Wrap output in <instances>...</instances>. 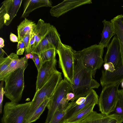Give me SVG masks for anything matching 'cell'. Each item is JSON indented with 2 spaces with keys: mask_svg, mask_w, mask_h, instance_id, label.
<instances>
[{
  "mask_svg": "<svg viewBox=\"0 0 123 123\" xmlns=\"http://www.w3.org/2000/svg\"><path fill=\"white\" fill-rule=\"evenodd\" d=\"M73 84L71 85L74 100L86 96L92 89L98 88L100 84L92 78V71L84 65L78 51L74 50Z\"/></svg>",
  "mask_w": 123,
  "mask_h": 123,
  "instance_id": "1",
  "label": "cell"
},
{
  "mask_svg": "<svg viewBox=\"0 0 123 123\" xmlns=\"http://www.w3.org/2000/svg\"><path fill=\"white\" fill-rule=\"evenodd\" d=\"M62 80V73L57 70L45 84L36 91L31 101L29 110L25 117L26 120L30 121L36 111L43 102L47 99L50 98Z\"/></svg>",
  "mask_w": 123,
  "mask_h": 123,
  "instance_id": "2",
  "label": "cell"
},
{
  "mask_svg": "<svg viewBox=\"0 0 123 123\" xmlns=\"http://www.w3.org/2000/svg\"><path fill=\"white\" fill-rule=\"evenodd\" d=\"M25 69L19 68L5 77V95L11 101L18 103L21 100L24 88Z\"/></svg>",
  "mask_w": 123,
  "mask_h": 123,
  "instance_id": "3",
  "label": "cell"
},
{
  "mask_svg": "<svg viewBox=\"0 0 123 123\" xmlns=\"http://www.w3.org/2000/svg\"><path fill=\"white\" fill-rule=\"evenodd\" d=\"M104 48L103 45L99 43L78 51L84 65L92 71L94 77L97 69H100L104 63L102 58Z\"/></svg>",
  "mask_w": 123,
  "mask_h": 123,
  "instance_id": "4",
  "label": "cell"
},
{
  "mask_svg": "<svg viewBox=\"0 0 123 123\" xmlns=\"http://www.w3.org/2000/svg\"><path fill=\"white\" fill-rule=\"evenodd\" d=\"M74 49L70 46L61 42L56 49L59 56V67L65 78L71 85L73 84Z\"/></svg>",
  "mask_w": 123,
  "mask_h": 123,
  "instance_id": "5",
  "label": "cell"
},
{
  "mask_svg": "<svg viewBox=\"0 0 123 123\" xmlns=\"http://www.w3.org/2000/svg\"><path fill=\"white\" fill-rule=\"evenodd\" d=\"M31 101L19 104L11 101L4 106L2 123H23L28 113Z\"/></svg>",
  "mask_w": 123,
  "mask_h": 123,
  "instance_id": "6",
  "label": "cell"
},
{
  "mask_svg": "<svg viewBox=\"0 0 123 123\" xmlns=\"http://www.w3.org/2000/svg\"><path fill=\"white\" fill-rule=\"evenodd\" d=\"M121 82L108 85L103 88L98 104L101 113L108 115L114 111L118 87Z\"/></svg>",
  "mask_w": 123,
  "mask_h": 123,
  "instance_id": "7",
  "label": "cell"
},
{
  "mask_svg": "<svg viewBox=\"0 0 123 123\" xmlns=\"http://www.w3.org/2000/svg\"><path fill=\"white\" fill-rule=\"evenodd\" d=\"M71 92H72L71 84L65 78L62 79L59 83L47 105L48 111L44 123L49 122L61 102L66 98L67 94Z\"/></svg>",
  "mask_w": 123,
  "mask_h": 123,
  "instance_id": "8",
  "label": "cell"
},
{
  "mask_svg": "<svg viewBox=\"0 0 123 123\" xmlns=\"http://www.w3.org/2000/svg\"><path fill=\"white\" fill-rule=\"evenodd\" d=\"M61 42L60 35L56 28L51 25L46 35L31 53H34L39 55L47 49L54 48L56 49Z\"/></svg>",
  "mask_w": 123,
  "mask_h": 123,
  "instance_id": "9",
  "label": "cell"
},
{
  "mask_svg": "<svg viewBox=\"0 0 123 123\" xmlns=\"http://www.w3.org/2000/svg\"><path fill=\"white\" fill-rule=\"evenodd\" d=\"M105 55L104 63L110 62L113 65L115 70L123 65L122 57L119 41L115 36L107 47Z\"/></svg>",
  "mask_w": 123,
  "mask_h": 123,
  "instance_id": "10",
  "label": "cell"
},
{
  "mask_svg": "<svg viewBox=\"0 0 123 123\" xmlns=\"http://www.w3.org/2000/svg\"><path fill=\"white\" fill-rule=\"evenodd\" d=\"M56 58L42 63L39 71L36 82V91L40 89L47 82L52 74L57 70Z\"/></svg>",
  "mask_w": 123,
  "mask_h": 123,
  "instance_id": "11",
  "label": "cell"
},
{
  "mask_svg": "<svg viewBox=\"0 0 123 123\" xmlns=\"http://www.w3.org/2000/svg\"><path fill=\"white\" fill-rule=\"evenodd\" d=\"M92 3V0H65L56 5L52 6L50 12L52 16L58 18L77 7Z\"/></svg>",
  "mask_w": 123,
  "mask_h": 123,
  "instance_id": "12",
  "label": "cell"
},
{
  "mask_svg": "<svg viewBox=\"0 0 123 123\" xmlns=\"http://www.w3.org/2000/svg\"><path fill=\"white\" fill-rule=\"evenodd\" d=\"M123 117L115 113L106 115L92 111L79 123H122Z\"/></svg>",
  "mask_w": 123,
  "mask_h": 123,
  "instance_id": "13",
  "label": "cell"
},
{
  "mask_svg": "<svg viewBox=\"0 0 123 123\" xmlns=\"http://www.w3.org/2000/svg\"><path fill=\"white\" fill-rule=\"evenodd\" d=\"M102 73L100 80L103 88L108 85L122 82L123 81V65L116 69L113 72L104 70H102Z\"/></svg>",
  "mask_w": 123,
  "mask_h": 123,
  "instance_id": "14",
  "label": "cell"
},
{
  "mask_svg": "<svg viewBox=\"0 0 123 123\" xmlns=\"http://www.w3.org/2000/svg\"><path fill=\"white\" fill-rule=\"evenodd\" d=\"M98 96L96 92L93 89H91L86 95V99L84 102L72 108H71V107L69 109L66 115L64 123L77 112L89 104L93 103L98 104Z\"/></svg>",
  "mask_w": 123,
  "mask_h": 123,
  "instance_id": "15",
  "label": "cell"
},
{
  "mask_svg": "<svg viewBox=\"0 0 123 123\" xmlns=\"http://www.w3.org/2000/svg\"><path fill=\"white\" fill-rule=\"evenodd\" d=\"M52 2L49 0H27L25 1L24 10L21 18H26L34 10L42 7H52Z\"/></svg>",
  "mask_w": 123,
  "mask_h": 123,
  "instance_id": "16",
  "label": "cell"
},
{
  "mask_svg": "<svg viewBox=\"0 0 123 123\" xmlns=\"http://www.w3.org/2000/svg\"><path fill=\"white\" fill-rule=\"evenodd\" d=\"M50 25L49 23L45 22L44 21L41 19L38 20L32 30L35 34V42L31 47V52L46 35Z\"/></svg>",
  "mask_w": 123,
  "mask_h": 123,
  "instance_id": "17",
  "label": "cell"
},
{
  "mask_svg": "<svg viewBox=\"0 0 123 123\" xmlns=\"http://www.w3.org/2000/svg\"><path fill=\"white\" fill-rule=\"evenodd\" d=\"M28 59L25 56L20 58L13 60L10 65L0 74V80H2L5 77L18 68L25 69L28 65Z\"/></svg>",
  "mask_w": 123,
  "mask_h": 123,
  "instance_id": "18",
  "label": "cell"
},
{
  "mask_svg": "<svg viewBox=\"0 0 123 123\" xmlns=\"http://www.w3.org/2000/svg\"><path fill=\"white\" fill-rule=\"evenodd\" d=\"M102 22L104 27L101 34V40L99 43L103 45L104 48H107L111 39L115 34L113 25L111 21H107L105 19Z\"/></svg>",
  "mask_w": 123,
  "mask_h": 123,
  "instance_id": "19",
  "label": "cell"
},
{
  "mask_svg": "<svg viewBox=\"0 0 123 123\" xmlns=\"http://www.w3.org/2000/svg\"><path fill=\"white\" fill-rule=\"evenodd\" d=\"M22 1V0H5L1 3L5 7L6 13L10 17L9 24L16 16Z\"/></svg>",
  "mask_w": 123,
  "mask_h": 123,
  "instance_id": "20",
  "label": "cell"
},
{
  "mask_svg": "<svg viewBox=\"0 0 123 123\" xmlns=\"http://www.w3.org/2000/svg\"><path fill=\"white\" fill-rule=\"evenodd\" d=\"M97 104L96 103L89 104L77 112L65 121V123H79L93 111L94 107Z\"/></svg>",
  "mask_w": 123,
  "mask_h": 123,
  "instance_id": "21",
  "label": "cell"
},
{
  "mask_svg": "<svg viewBox=\"0 0 123 123\" xmlns=\"http://www.w3.org/2000/svg\"><path fill=\"white\" fill-rule=\"evenodd\" d=\"M122 14L117 15L111 21L113 25L115 34L120 44L121 50L123 57V24L122 21Z\"/></svg>",
  "mask_w": 123,
  "mask_h": 123,
  "instance_id": "22",
  "label": "cell"
},
{
  "mask_svg": "<svg viewBox=\"0 0 123 123\" xmlns=\"http://www.w3.org/2000/svg\"><path fill=\"white\" fill-rule=\"evenodd\" d=\"M36 25L34 22L26 18H25L17 26L18 41L21 40L27 33L32 32Z\"/></svg>",
  "mask_w": 123,
  "mask_h": 123,
  "instance_id": "23",
  "label": "cell"
},
{
  "mask_svg": "<svg viewBox=\"0 0 123 123\" xmlns=\"http://www.w3.org/2000/svg\"><path fill=\"white\" fill-rule=\"evenodd\" d=\"M72 102H69L64 108L57 109L51 120L48 123H65V120L66 114L71 107Z\"/></svg>",
  "mask_w": 123,
  "mask_h": 123,
  "instance_id": "24",
  "label": "cell"
},
{
  "mask_svg": "<svg viewBox=\"0 0 123 123\" xmlns=\"http://www.w3.org/2000/svg\"><path fill=\"white\" fill-rule=\"evenodd\" d=\"M18 58V55L15 53H12L6 57L0 59V74L10 65L13 60Z\"/></svg>",
  "mask_w": 123,
  "mask_h": 123,
  "instance_id": "25",
  "label": "cell"
},
{
  "mask_svg": "<svg viewBox=\"0 0 123 123\" xmlns=\"http://www.w3.org/2000/svg\"><path fill=\"white\" fill-rule=\"evenodd\" d=\"M114 112L123 117V89L118 90L117 103Z\"/></svg>",
  "mask_w": 123,
  "mask_h": 123,
  "instance_id": "26",
  "label": "cell"
},
{
  "mask_svg": "<svg viewBox=\"0 0 123 123\" xmlns=\"http://www.w3.org/2000/svg\"><path fill=\"white\" fill-rule=\"evenodd\" d=\"M56 49L51 48L42 52L39 55L41 63L50 60L55 58Z\"/></svg>",
  "mask_w": 123,
  "mask_h": 123,
  "instance_id": "27",
  "label": "cell"
},
{
  "mask_svg": "<svg viewBox=\"0 0 123 123\" xmlns=\"http://www.w3.org/2000/svg\"><path fill=\"white\" fill-rule=\"evenodd\" d=\"M50 98H48L45 100L38 107L33 115L29 123L35 122L39 118L46 107Z\"/></svg>",
  "mask_w": 123,
  "mask_h": 123,
  "instance_id": "28",
  "label": "cell"
},
{
  "mask_svg": "<svg viewBox=\"0 0 123 123\" xmlns=\"http://www.w3.org/2000/svg\"><path fill=\"white\" fill-rule=\"evenodd\" d=\"M32 32L27 33L25 35L22 40L24 43L26 47L25 52L27 54L31 53V49L29 47V44Z\"/></svg>",
  "mask_w": 123,
  "mask_h": 123,
  "instance_id": "29",
  "label": "cell"
},
{
  "mask_svg": "<svg viewBox=\"0 0 123 123\" xmlns=\"http://www.w3.org/2000/svg\"><path fill=\"white\" fill-rule=\"evenodd\" d=\"M33 55V60L37 68L38 71L40 69L42 63L41 62L39 55H38L34 53H31Z\"/></svg>",
  "mask_w": 123,
  "mask_h": 123,
  "instance_id": "30",
  "label": "cell"
},
{
  "mask_svg": "<svg viewBox=\"0 0 123 123\" xmlns=\"http://www.w3.org/2000/svg\"><path fill=\"white\" fill-rule=\"evenodd\" d=\"M3 80H2L1 82L0 86V113L1 114L2 111V106L3 96L5 94V91L4 90V88L3 86Z\"/></svg>",
  "mask_w": 123,
  "mask_h": 123,
  "instance_id": "31",
  "label": "cell"
},
{
  "mask_svg": "<svg viewBox=\"0 0 123 123\" xmlns=\"http://www.w3.org/2000/svg\"><path fill=\"white\" fill-rule=\"evenodd\" d=\"M5 12V8L4 6L3 5L0 8V29L3 27L4 24L3 19L4 15Z\"/></svg>",
  "mask_w": 123,
  "mask_h": 123,
  "instance_id": "32",
  "label": "cell"
},
{
  "mask_svg": "<svg viewBox=\"0 0 123 123\" xmlns=\"http://www.w3.org/2000/svg\"><path fill=\"white\" fill-rule=\"evenodd\" d=\"M105 70L110 72H113L115 69L113 64L110 62L105 63L104 65Z\"/></svg>",
  "mask_w": 123,
  "mask_h": 123,
  "instance_id": "33",
  "label": "cell"
},
{
  "mask_svg": "<svg viewBox=\"0 0 123 123\" xmlns=\"http://www.w3.org/2000/svg\"><path fill=\"white\" fill-rule=\"evenodd\" d=\"M75 96L74 94L72 92H71L68 93L66 97V98L67 101L69 102L70 101H72L74 98Z\"/></svg>",
  "mask_w": 123,
  "mask_h": 123,
  "instance_id": "34",
  "label": "cell"
},
{
  "mask_svg": "<svg viewBox=\"0 0 123 123\" xmlns=\"http://www.w3.org/2000/svg\"><path fill=\"white\" fill-rule=\"evenodd\" d=\"M35 42V34L34 32L32 31L31 38H30L29 47L30 49H31V47L34 44Z\"/></svg>",
  "mask_w": 123,
  "mask_h": 123,
  "instance_id": "35",
  "label": "cell"
},
{
  "mask_svg": "<svg viewBox=\"0 0 123 123\" xmlns=\"http://www.w3.org/2000/svg\"><path fill=\"white\" fill-rule=\"evenodd\" d=\"M10 40L13 42H18V37L15 35L11 33L10 36Z\"/></svg>",
  "mask_w": 123,
  "mask_h": 123,
  "instance_id": "36",
  "label": "cell"
},
{
  "mask_svg": "<svg viewBox=\"0 0 123 123\" xmlns=\"http://www.w3.org/2000/svg\"><path fill=\"white\" fill-rule=\"evenodd\" d=\"M24 48L26 49V47L23 41L21 40L18 42V44L17 47V50L19 49Z\"/></svg>",
  "mask_w": 123,
  "mask_h": 123,
  "instance_id": "37",
  "label": "cell"
},
{
  "mask_svg": "<svg viewBox=\"0 0 123 123\" xmlns=\"http://www.w3.org/2000/svg\"><path fill=\"white\" fill-rule=\"evenodd\" d=\"M25 49L24 48L20 49L17 50L16 54L17 55H21L23 54Z\"/></svg>",
  "mask_w": 123,
  "mask_h": 123,
  "instance_id": "38",
  "label": "cell"
},
{
  "mask_svg": "<svg viewBox=\"0 0 123 123\" xmlns=\"http://www.w3.org/2000/svg\"><path fill=\"white\" fill-rule=\"evenodd\" d=\"M25 56L28 59H32L33 60V55L32 53H27L25 55Z\"/></svg>",
  "mask_w": 123,
  "mask_h": 123,
  "instance_id": "39",
  "label": "cell"
},
{
  "mask_svg": "<svg viewBox=\"0 0 123 123\" xmlns=\"http://www.w3.org/2000/svg\"><path fill=\"white\" fill-rule=\"evenodd\" d=\"M4 46V40L2 38L0 37V48H2Z\"/></svg>",
  "mask_w": 123,
  "mask_h": 123,
  "instance_id": "40",
  "label": "cell"
},
{
  "mask_svg": "<svg viewBox=\"0 0 123 123\" xmlns=\"http://www.w3.org/2000/svg\"><path fill=\"white\" fill-rule=\"evenodd\" d=\"M4 52L2 48H0V59L3 58Z\"/></svg>",
  "mask_w": 123,
  "mask_h": 123,
  "instance_id": "41",
  "label": "cell"
},
{
  "mask_svg": "<svg viewBox=\"0 0 123 123\" xmlns=\"http://www.w3.org/2000/svg\"><path fill=\"white\" fill-rule=\"evenodd\" d=\"M121 19H122V22L123 24V16L122 17Z\"/></svg>",
  "mask_w": 123,
  "mask_h": 123,
  "instance_id": "42",
  "label": "cell"
},
{
  "mask_svg": "<svg viewBox=\"0 0 123 123\" xmlns=\"http://www.w3.org/2000/svg\"><path fill=\"white\" fill-rule=\"evenodd\" d=\"M121 86L123 88V81L122 82Z\"/></svg>",
  "mask_w": 123,
  "mask_h": 123,
  "instance_id": "43",
  "label": "cell"
},
{
  "mask_svg": "<svg viewBox=\"0 0 123 123\" xmlns=\"http://www.w3.org/2000/svg\"></svg>",
  "mask_w": 123,
  "mask_h": 123,
  "instance_id": "44",
  "label": "cell"
},
{
  "mask_svg": "<svg viewBox=\"0 0 123 123\" xmlns=\"http://www.w3.org/2000/svg\"></svg>",
  "mask_w": 123,
  "mask_h": 123,
  "instance_id": "45",
  "label": "cell"
}]
</instances>
